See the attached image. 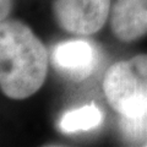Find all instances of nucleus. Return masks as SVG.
I'll return each mask as SVG.
<instances>
[{
  "instance_id": "nucleus-1",
  "label": "nucleus",
  "mask_w": 147,
  "mask_h": 147,
  "mask_svg": "<svg viewBox=\"0 0 147 147\" xmlns=\"http://www.w3.org/2000/svg\"><path fill=\"white\" fill-rule=\"evenodd\" d=\"M48 72V54L28 25L0 21V91L16 100L33 96Z\"/></svg>"
},
{
  "instance_id": "nucleus-2",
  "label": "nucleus",
  "mask_w": 147,
  "mask_h": 147,
  "mask_svg": "<svg viewBox=\"0 0 147 147\" xmlns=\"http://www.w3.org/2000/svg\"><path fill=\"white\" fill-rule=\"evenodd\" d=\"M103 91L110 107L121 117H146L147 55L113 64L105 72Z\"/></svg>"
},
{
  "instance_id": "nucleus-3",
  "label": "nucleus",
  "mask_w": 147,
  "mask_h": 147,
  "mask_svg": "<svg viewBox=\"0 0 147 147\" xmlns=\"http://www.w3.org/2000/svg\"><path fill=\"white\" fill-rule=\"evenodd\" d=\"M53 15L64 31L74 34H92L105 24L110 0H54Z\"/></svg>"
},
{
  "instance_id": "nucleus-4",
  "label": "nucleus",
  "mask_w": 147,
  "mask_h": 147,
  "mask_svg": "<svg viewBox=\"0 0 147 147\" xmlns=\"http://www.w3.org/2000/svg\"><path fill=\"white\" fill-rule=\"evenodd\" d=\"M110 27L121 42H132L147 33V0H117L110 13Z\"/></svg>"
},
{
  "instance_id": "nucleus-5",
  "label": "nucleus",
  "mask_w": 147,
  "mask_h": 147,
  "mask_svg": "<svg viewBox=\"0 0 147 147\" xmlns=\"http://www.w3.org/2000/svg\"><path fill=\"white\" fill-rule=\"evenodd\" d=\"M54 63L77 80L85 79L93 70L96 50L86 40H69L57 45L53 52Z\"/></svg>"
},
{
  "instance_id": "nucleus-6",
  "label": "nucleus",
  "mask_w": 147,
  "mask_h": 147,
  "mask_svg": "<svg viewBox=\"0 0 147 147\" xmlns=\"http://www.w3.org/2000/svg\"><path fill=\"white\" fill-rule=\"evenodd\" d=\"M103 120L102 112L94 104H88L85 107L69 110L60 120V127L64 132L86 131L98 126Z\"/></svg>"
},
{
  "instance_id": "nucleus-7",
  "label": "nucleus",
  "mask_w": 147,
  "mask_h": 147,
  "mask_svg": "<svg viewBox=\"0 0 147 147\" xmlns=\"http://www.w3.org/2000/svg\"><path fill=\"white\" fill-rule=\"evenodd\" d=\"M121 127L125 135L130 139H141L147 135V115L137 118H126L121 117Z\"/></svg>"
},
{
  "instance_id": "nucleus-8",
  "label": "nucleus",
  "mask_w": 147,
  "mask_h": 147,
  "mask_svg": "<svg viewBox=\"0 0 147 147\" xmlns=\"http://www.w3.org/2000/svg\"><path fill=\"white\" fill-rule=\"evenodd\" d=\"M13 0H0V21L6 20L12 10Z\"/></svg>"
}]
</instances>
